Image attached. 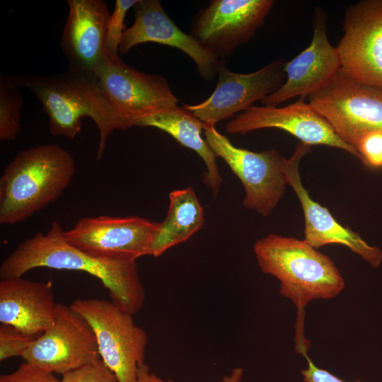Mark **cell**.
I'll return each mask as SVG.
<instances>
[{
	"instance_id": "3",
	"label": "cell",
	"mask_w": 382,
	"mask_h": 382,
	"mask_svg": "<svg viewBox=\"0 0 382 382\" xmlns=\"http://www.w3.org/2000/svg\"><path fill=\"white\" fill-rule=\"evenodd\" d=\"M8 76L18 87L30 90L40 103L52 135L73 139L81 131V120L91 118L99 132L98 159L101 158L108 137L114 130L131 127L105 98L94 76L68 68L49 76Z\"/></svg>"
},
{
	"instance_id": "30",
	"label": "cell",
	"mask_w": 382,
	"mask_h": 382,
	"mask_svg": "<svg viewBox=\"0 0 382 382\" xmlns=\"http://www.w3.org/2000/svg\"><path fill=\"white\" fill-rule=\"evenodd\" d=\"M243 376V369L236 367L228 375L224 376L219 382H241Z\"/></svg>"
},
{
	"instance_id": "17",
	"label": "cell",
	"mask_w": 382,
	"mask_h": 382,
	"mask_svg": "<svg viewBox=\"0 0 382 382\" xmlns=\"http://www.w3.org/2000/svg\"><path fill=\"white\" fill-rule=\"evenodd\" d=\"M327 16L321 8H316L313 19V35L310 45L296 57L286 63V79L274 93L261 103L274 105L292 98H306L321 88L341 69L337 47L328 40Z\"/></svg>"
},
{
	"instance_id": "2",
	"label": "cell",
	"mask_w": 382,
	"mask_h": 382,
	"mask_svg": "<svg viewBox=\"0 0 382 382\" xmlns=\"http://www.w3.org/2000/svg\"><path fill=\"white\" fill-rule=\"evenodd\" d=\"M262 272L277 278L280 294L297 308L296 351L307 352L303 336L304 309L313 300L330 299L345 288V280L333 261L305 240L268 234L253 247Z\"/></svg>"
},
{
	"instance_id": "4",
	"label": "cell",
	"mask_w": 382,
	"mask_h": 382,
	"mask_svg": "<svg viewBox=\"0 0 382 382\" xmlns=\"http://www.w3.org/2000/svg\"><path fill=\"white\" fill-rule=\"evenodd\" d=\"M75 171L72 156L56 144L19 151L0 179V224L21 222L55 202Z\"/></svg>"
},
{
	"instance_id": "16",
	"label": "cell",
	"mask_w": 382,
	"mask_h": 382,
	"mask_svg": "<svg viewBox=\"0 0 382 382\" xmlns=\"http://www.w3.org/2000/svg\"><path fill=\"white\" fill-rule=\"evenodd\" d=\"M133 8L134 21L122 34L119 48L121 54L125 55L133 47L142 43L168 45L188 55L204 80L210 81L215 77L221 60L193 35L180 30L159 0H138Z\"/></svg>"
},
{
	"instance_id": "28",
	"label": "cell",
	"mask_w": 382,
	"mask_h": 382,
	"mask_svg": "<svg viewBox=\"0 0 382 382\" xmlns=\"http://www.w3.org/2000/svg\"><path fill=\"white\" fill-rule=\"evenodd\" d=\"M303 356L306 359L307 368L302 369L301 374L305 382H347L342 381L330 371L320 369L316 366L307 354ZM354 382H362L360 380H357Z\"/></svg>"
},
{
	"instance_id": "24",
	"label": "cell",
	"mask_w": 382,
	"mask_h": 382,
	"mask_svg": "<svg viewBox=\"0 0 382 382\" xmlns=\"http://www.w3.org/2000/svg\"><path fill=\"white\" fill-rule=\"evenodd\" d=\"M34 338L17 328L7 325H0V361L22 357L33 343Z\"/></svg>"
},
{
	"instance_id": "12",
	"label": "cell",
	"mask_w": 382,
	"mask_h": 382,
	"mask_svg": "<svg viewBox=\"0 0 382 382\" xmlns=\"http://www.w3.org/2000/svg\"><path fill=\"white\" fill-rule=\"evenodd\" d=\"M286 62L280 58L255 71L238 74L228 69L221 60L216 71L218 81L210 96L200 103L183 106L204 123L215 125L277 91L286 79Z\"/></svg>"
},
{
	"instance_id": "18",
	"label": "cell",
	"mask_w": 382,
	"mask_h": 382,
	"mask_svg": "<svg viewBox=\"0 0 382 382\" xmlns=\"http://www.w3.org/2000/svg\"><path fill=\"white\" fill-rule=\"evenodd\" d=\"M69 13L60 45L69 69L94 76L107 50L110 14L103 0H66Z\"/></svg>"
},
{
	"instance_id": "11",
	"label": "cell",
	"mask_w": 382,
	"mask_h": 382,
	"mask_svg": "<svg viewBox=\"0 0 382 382\" xmlns=\"http://www.w3.org/2000/svg\"><path fill=\"white\" fill-rule=\"evenodd\" d=\"M343 31L336 47L341 71L359 82L382 89V0L350 6Z\"/></svg>"
},
{
	"instance_id": "26",
	"label": "cell",
	"mask_w": 382,
	"mask_h": 382,
	"mask_svg": "<svg viewBox=\"0 0 382 382\" xmlns=\"http://www.w3.org/2000/svg\"><path fill=\"white\" fill-rule=\"evenodd\" d=\"M355 148L359 154V159L367 167L382 168V131L374 130L365 133Z\"/></svg>"
},
{
	"instance_id": "7",
	"label": "cell",
	"mask_w": 382,
	"mask_h": 382,
	"mask_svg": "<svg viewBox=\"0 0 382 382\" xmlns=\"http://www.w3.org/2000/svg\"><path fill=\"white\" fill-rule=\"evenodd\" d=\"M203 132L216 157L221 158L241 181L245 193L243 206L269 216L288 185L282 169L284 157L274 149L254 152L237 147L213 125L205 124Z\"/></svg>"
},
{
	"instance_id": "19",
	"label": "cell",
	"mask_w": 382,
	"mask_h": 382,
	"mask_svg": "<svg viewBox=\"0 0 382 382\" xmlns=\"http://www.w3.org/2000/svg\"><path fill=\"white\" fill-rule=\"evenodd\" d=\"M57 303L52 284L23 277L0 281V322L34 338L50 328L56 318Z\"/></svg>"
},
{
	"instance_id": "20",
	"label": "cell",
	"mask_w": 382,
	"mask_h": 382,
	"mask_svg": "<svg viewBox=\"0 0 382 382\" xmlns=\"http://www.w3.org/2000/svg\"><path fill=\"white\" fill-rule=\"evenodd\" d=\"M133 126L151 127L172 136L182 146L196 152L205 163L203 182L214 197L219 193L222 178L216 163V156L202 136L205 123L185 108L178 105L160 109L137 120Z\"/></svg>"
},
{
	"instance_id": "5",
	"label": "cell",
	"mask_w": 382,
	"mask_h": 382,
	"mask_svg": "<svg viewBox=\"0 0 382 382\" xmlns=\"http://www.w3.org/2000/svg\"><path fill=\"white\" fill-rule=\"evenodd\" d=\"M70 306L91 327L100 357L117 382H136L145 363L148 336L133 315L101 299H76Z\"/></svg>"
},
{
	"instance_id": "1",
	"label": "cell",
	"mask_w": 382,
	"mask_h": 382,
	"mask_svg": "<svg viewBox=\"0 0 382 382\" xmlns=\"http://www.w3.org/2000/svg\"><path fill=\"white\" fill-rule=\"evenodd\" d=\"M38 267L86 272L98 279L108 290L111 301L134 315L142 307L145 290L136 260H115L93 256L66 241L60 224L37 233L18 243L0 266L2 279L23 277Z\"/></svg>"
},
{
	"instance_id": "6",
	"label": "cell",
	"mask_w": 382,
	"mask_h": 382,
	"mask_svg": "<svg viewBox=\"0 0 382 382\" xmlns=\"http://www.w3.org/2000/svg\"><path fill=\"white\" fill-rule=\"evenodd\" d=\"M308 98L337 135L354 147L365 133L382 131V89L359 82L341 69Z\"/></svg>"
},
{
	"instance_id": "21",
	"label": "cell",
	"mask_w": 382,
	"mask_h": 382,
	"mask_svg": "<svg viewBox=\"0 0 382 382\" xmlns=\"http://www.w3.org/2000/svg\"><path fill=\"white\" fill-rule=\"evenodd\" d=\"M169 201L168 212L153 245L155 257L188 240L204 224V209L192 187L172 191Z\"/></svg>"
},
{
	"instance_id": "27",
	"label": "cell",
	"mask_w": 382,
	"mask_h": 382,
	"mask_svg": "<svg viewBox=\"0 0 382 382\" xmlns=\"http://www.w3.org/2000/svg\"><path fill=\"white\" fill-rule=\"evenodd\" d=\"M0 382H62L54 374L25 361L9 374L0 376Z\"/></svg>"
},
{
	"instance_id": "23",
	"label": "cell",
	"mask_w": 382,
	"mask_h": 382,
	"mask_svg": "<svg viewBox=\"0 0 382 382\" xmlns=\"http://www.w3.org/2000/svg\"><path fill=\"white\" fill-rule=\"evenodd\" d=\"M138 0H116L108 26L106 50L112 55H118L122 34L124 21L127 11L134 6Z\"/></svg>"
},
{
	"instance_id": "13",
	"label": "cell",
	"mask_w": 382,
	"mask_h": 382,
	"mask_svg": "<svg viewBox=\"0 0 382 382\" xmlns=\"http://www.w3.org/2000/svg\"><path fill=\"white\" fill-rule=\"evenodd\" d=\"M272 0H213L201 10L192 35L219 59L248 42L264 24Z\"/></svg>"
},
{
	"instance_id": "9",
	"label": "cell",
	"mask_w": 382,
	"mask_h": 382,
	"mask_svg": "<svg viewBox=\"0 0 382 382\" xmlns=\"http://www.w3.org/2000/svg\"><path fill=\"white\" fill-rule=\"evenodd\" d=\"M160 223L139 216H99L81 218L64 231L66 241L97 257L136 260L152 255Z\"/></svg>"
},
{
	"instance_id": "29",
	"label": "cell",
	"mask_w": 382,
	"mask_h": 382,
	"mask_svg": "<svg viewBox=\"0 0 382 382\" xmlns=\"http://www.w3.org/2000/svg\"><path fill=\"white\" fill-rule=\"evenodd\" d=\"M136 382H173L166 381L158 377L154 373L151 372L149 366L146 364L141 365L138 369Z\"/></svg>"
},
{
	"instance_id": "14",
	"label": "cell",
	"mask_w": 382,
	"mask_h": 382,
	"mask_svg": "<svg viewBox=\"0 0 382 382\" xmlns=\"http://www.w3.org/2000/svg\"><path fill=\"white\" fill-rule=\"evenodd\" d=\"M264 128L286 131L307 145H325L345 151L359 159L357 149L343 141L331 125L301 97L284 107L253 105L226 125L229 134H244Z\"/></svg>"
},
{
	"instance_id": "8",
	"label": "cell",
	"mask_w": 382,
	"mask_h": 382,
	"mask_svg": "<svg viewBox=\"0 0 382 382\" xmlns=\"http://www.w3.org/2000/svg\"><path fill=\"white\" fill-rule=\"evenodd\" d=\"M94 77L105 98L131 127L138 119L178 105V99L163 76L139 71L108 51Z\"/></svg>"
},
{
	"instance_id": "15",
	"label": "cell",
	"mask_w": 382,
	"mask_h": 382,
	"mask_svg": "<svg viewBox=\"0 0 382 382\" xmlns=\"http://www.w3.org/2000/svg\"><path fill=\"white\" fill-rule=\"evenodd\" d=\"M311 146L299 142L294 154L284 158L282 169L287 184L294 190L304 215V240L316 249L328 244H340L349 248L368 262L378 267L382 262V250L369 245L361 236L339 223L326 207L313 200L304 187L299 163L311 151Z\"/></svg>"
},
{
	"instance_id": "10",
	"label": "cell",
	"mask_w": 382,
	"mask_h": 382,
	"mask_svg": "<svg viewBox=\"0 0 382 382\" xmlns=\"http://www.w3.org/2000/svg\"><path fill=\"white\" fill-rule=\"evenodd\" d=\"M21 357L61 375L100 358L90 325L71 306L63 303L57 304L53 325L34 340Z\"/></svg>"
},
{
	"instance_id": "25",
	"label": "cell",
	"mask_w": 382,
	"mask_h": 382,
	"mask_svg": "<svg viewBox=\"0 0 382 382\" xmlns=\"http://www.w3.org/2000/svg\"><path fill=\"white\" fill-rule=\"evenodd\" d=\"M62 376V382H117L100 358Z\"/></svg>"
},
{
	"instance_id": "22",
	"label": "cell",
	"mask_w": 382,
	"mask_h": 382,
	"mask_svg": "<svg viewBox=\"0 0 382 382\" xmlns=\"http://www.w3.org/2000/svg\"><path fill=\"white\" fill-rule=\"evenodd\" d=\"M8 76L0 74V139L14 141L21 132V112L23 98Z\"/></svg>"
}]
</instances>
